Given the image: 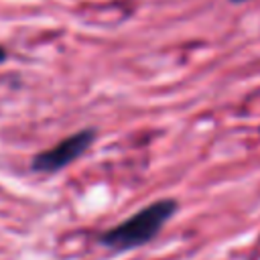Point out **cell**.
<instances>
[{
  "label": "cell",
  "mask_w": 260,
  "mask_h": 260,
  "mask_svg": "<svg viewBox=\"0 0 260 260\" xmlns=\"http://www.w3.org/2000/svg\"><path fill=\"white\" fill-rule=\"evenodd\" d=\"M232 2H246V0H232Z\"/></svg>",
  "instance_id": "cell-4"
},
{
  "label": "cell",
  "mask_w": 260,
  "mask_h": 260,
  "mask_svg": "<svg viewBox=\"0 0 260 260\" xmlns=\"http://www.w3.org/2000/svg\"><path fill=\"white\" fill-rule=\"evenodd\" d=\"M175 211H177L175 199H158V201L142 207L140 211H136L134 215L124 219L122 223L104 232L100 236V242L106 248L116 250V252L138 248V246L150 242Z\"/></svg>",
  "instance_id": "cell-1"
},
{
  "label": "cell",
  "mask_w": 260,
  "mask_h": 260,
  "mask_svg": "<svg viewBox=\"0 0 260 260\" xmlns=\"http://www.w3.org/2000/svg\"><path fill=\"white\" fill-rule=\"evenodd\" d=\"M6 57H8V55H6V49H4V47H0V63H4V61H6Z\"/></svg>",
  "instance_id": "cell-3"
},
{
  "label": "cell",
  "mask_w": 260,
  "mask_h": 260,
  "mask_svg": "<svg viewBox=\"0 0 260 260\" xmlns=\"http://www.w3.org/2000/svg\"><path fill=\"white\" fill-rule=\"evenodd\" d=\"M95 140V130L93 128H83L61 142H57L53 148H47L39 152L30 160V169L37 173H55L67 165H71L75 158H79Z\"/></svg>",
  "instance_id": "cell-2"
}]
</instances>
